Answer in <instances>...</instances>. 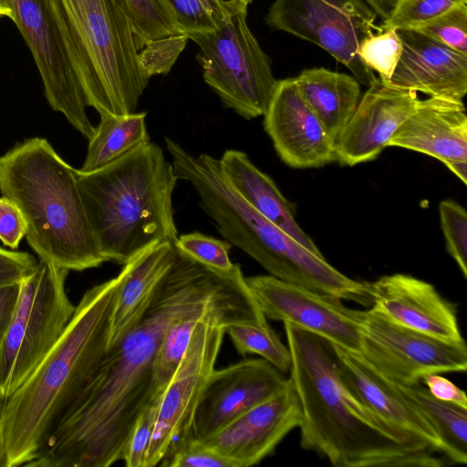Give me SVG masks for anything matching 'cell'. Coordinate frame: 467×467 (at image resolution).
Wrapping results in <instances>:
<instances>
[{"label": "cell", "instance_id": "ffe728a7", "mask_svg": "<svg viewBox=\"0 0 467 467\" xmlns=\"http://www.w3.org/2000/svg\"><path fill=\"white\" fill-rule=\"evenodd\" d=\"M389 146L437 159L467 184V116L462 101L431 97L420 99Z\"/></svg>", "mask_w": 467, "mask_h": 467}, {"label": "cell", "instance_id": "4dcf8cb0", "mask_svg": "<svg viewBox=\"0 0 467 467\" xmlns=\"http://www.w3.org/2000/svg\"><path fill=\"white\" fill-rule=\"evenodd\" d=\"M232 244L226 240H219L200 233L178 235L174 247L176 251L211 269L232 272L237 264L229 256Z\"/></svg>", "mask_w": 467, "mask_h": 467}, {"label": "cell", "instance_id": "e0dca14e", "mask_svg": "<svg viewBox=\"0 0 467 467\" xmlns=\"http://www.w3.org/2000/svg\"><path fill=\"white\" fill-rule=\"evenodd\" d=\"M289 378V377H288ZM302 420L295 388L288 385L202 440L238 467L255 465L272 454Z\"/></svg>", "mask_w": 467, "mask_h": 467}, {"label": "cell", "instance_id": "484cf974", "mask_svg": "<svg viewBox=\"0 0 467 467\" xmlns=\"http://www.w3.org/2000/svg\"><path fill=\"white\" fill-rule=\"evenodd\" d=\"M400 392L420 411L437 431L451 463L467 462V408L434 398L420 382L395 383Z\"/></svg>", "mask_w": 467, "mask_h": 467}, {"label": "cell", "instance_id": "7a4b0ae2", "mask_svg": "<svg viewBox=\"0 0 467 467\" xmlns=\"http://www.w3.org/2000/svg\"><path fill=\"white\" fill-rule=\"evenodd\" d=\"M291 355L289 379L302 420L300 446L335 467H439L443 457L377 420L340 386L332 345L284 323Z\"/></svg>", "mask_w": 467, "mask_h": 467}, {"label": "cell", "instance_id": "ab89813d", "mask_svg": "<svg viewBox=\"0 0 467 467\" xmlns=\"http://www.w3.org/2000/svg\"><path fill=\"white\" fill-rule=\"evenodd\" d=\"M430 393L436 399L467 408V397L461 389L448 379L438 373L429 374L421 379Z\"/></svg>", "mask_w": 467, "mask_h": 467}, {"label": "cell", "instance_id": "8d00e7d4", "mask_svg": "<svg viewBox=\"0 0 467 467\" xmlns=\"http://www.w3.org/2000/svg\"><path fill=\"white\" fill-rule=\"evenodd\" d=\"M158 399L135 422L122 459L127 467H143L144 457L153 432Z\"/></svg>", "mask_w": 467, "mask_h": 467}, {"label": "cell", "instance_id": "30bf717a", "mask_svg": "<svg viewBox=\"0 0 467 467\" xmlns=\"http://www.w3.org/2000/svg\"><path fill=\"white\" fill-rule=\"evenodd\" d=\"M377 15L363 0H274L265 23L329 53L369 87L377 76L360 59V43L378 29Z\"/></svg>", "mask_w": 467, "mask_h": 467}, {"label": "cell", "instance_id": "6da1fadb", "mask_svg": "<svg viewBox=\"0 0 467 467\" xmlns=\"http://www.w3.org/2000/svg\"><path fill=\"white\" fill-rule=\"evenodd\" d=\"M176 253L145 314L108 350L30 467H107L122 461L136 420L162 392L154 363L169 326L213 305L253 298L238 264L223 273Z\"/></svg>", "mask_w": 467, "mask_h": 467}, {"label": "cell", "instance_id": "bcb514c9", "mask_svg": "<svg viewBox=\"0 0 467 467\" xmlns=\"http://www.w3.org/2000/svg\"><path fill=\"white\" fill-rule=\"evenodd\" d=\"M0 414H1V413H0ZM0 445H1V443H0Z\"/></svg>", "mask_w": 467, "mask_h": 467}, {"label": "cell", "instance_id": "9a60e30c", "mask_svg": "<svg viewBox=\"0 0 467 467\" xmlns=\"http://www.w3.org/2000/svg\"><path fill=\"white\" fill-rule=\"evenodd\" d=\"M289 383L283 372L264 358L244 359L213 369L192 420V434L204 440Z\"/></svg>", "mask_w": 467, "mask_h": 467}, {"label": "cell", "instance_id": "277c9868", "mask_svg": "<svg viewBox=\"0 0 467 467\" xmlns=\"http://www.w3.org/2000/svg\"><path fill=\"white\" fill-rule=\"evenodd\" d=\"M85 211L106 262L124 265L155 243L174 244L172 194L178 178L150 140L90 172L77 170Z\"/></svg>", "mask_w": 467, "mask_h": 467}, {"label": "cell", "instance_id": "b9f144b4", "mask_svg": "<svg viewBox=\"0 0 467 467\" xmlns=\"http://www.w3.org/2000/svg\"><path fill=\"white\" fill-rule=\"evenodd\" d=\"M382 20H387L392 14L399 0H363Z\"/></svg>", "mask_w": 467, "mask_h": 467}, {"label": "cell", "instance_id": "ba28073f", "mask_svg": "<svg viewBox=\"0 0 467 467\" xmlns=\"http://www.w3.org/2000/svg\"><path fill=\"white\" fill-rule=\"evenodd\" d=\"M246 15L247 6L236 1L219 29L185 36L200 49L197 59L205 83L226 108L252 119L265 115L277 80Z\"/></svg>", "mask_w": 467, "mask_h": 467}, {"label": "cell", "instance_id": "e575fe53", "mask_svg": "<svg viewBox=\"0 0 467 467\" xmlns=\"http://www.w3.org/2000/svg\"><path fill=\"white\" fill-rule=\"evenodd\" d=\"M188 37L184 34L171 35L145 43L139 51V60L145 75L166 74L185 48Z\"/></svg>", "mask_w": 467, "mask_h": 467}, {"label": "cell", "instance_id": "836d02e7", "mask_svg": "<svg viewBox=\"0 0 467 467\" xmlns=\"http://www.w3.org/2000/svg\"><path fill=\"white\" fill-rule=\"evenodd\" d=\"M467 0H399L390 16L380 29H415Z\"/></svg>", "mask_w": 467, "mask_h": 467}, {"label": "cell", "instance_id": "cb8c5ba5", "mask_svg": "<svg viewBox=\"0 0 467 467\" xmlns=\"http://www.w3.org/2000/svg\"><path fill=\"white\" fill-rule=\"evenodd\" d=\"M301 94L330 138H337L354 114L361 98L354 76L324 67L304 69L294 78Z\"/></svg>", "mask_w": 467, "mask_h": 467}, {"label": "cell", "instance_id": "7bdbcfd3", "mask_svg": "<svg viewBox=\"0 0 467 467\" xmlns=\"http://www.w3.org/2000/svg\"><path fill=\"white\" fill-rule=\"evenodd\" d=\"M9 16H10V11L0 5V17H2V16L9 17Z\"/></svg>", "mask_w": 467, "mask_h": 467}, {"label": "cell", "instance_id": "74e56055", "mask_svg": "<svg viewBox=\"0 0 467 467\" xmlns=\"http://www.w3.org/2000/svg\"><path fill=\"white\" fill-rule=\"evenodd\" d=\"M38 261L29 253L0 247V285L20 283L37 266Z\"/></svg>", "mask_w": 467, "mask_h": 467}, {"label": "cell", "instance_id": "d590c367", "mask_svg": "<svg viewBox=\"0 0 467 467\" xmlns=\"http://www.w3.org/2000/svg\"><path fill=\"white\" fill-rule=\"evenodd\" d=\"M161 465L167 467H238L203 441L191 438L178 448Z\"/></svg>", "mask_w": 467, "mask_h": 467}, {"label": "cell", "instance_id": "52a82bcc", "mask_svg": "<svg viewBox=\"0 0 467 467\" xmlns=\"http://www.w3.org/2000/svg\"><path fill=\"white\" fill-rule=\"evenodd\" d=\"M68 270L38 261L19 285L16 306L0 344V395L10 397L61 337L76 306L66 281Z\"/></svg>", "mask_w": 467, "mask_h": 467}, {"label": "cell", "instance_id": "9c48e42d", "mask_svg": "<svg viewBox=\"0 0 467 467\" xmlns=\"http://www.w3.org/2000/svg\"><path fill=\"white\" fill-rule=\"evenodd\" d=\"M241 321L215 313L195 326L189 345L168 384L160 395L152 436L143 467H153L169 458L192 438L196 408L211 373L215 368L224 327Z\"/></svg>", "mask_w": 467, "mask_h": 467}, {"label": "cell", "instance_id": "4316f807", "mask_svg": "<svg viewBox=\"0 0 467 467\" xmlns=\"http://www.w3.org/2000/svg\"><path fill=\"white\" fill-rule=\"evenodd\" d=\"M224 331L242 356L259 355L284 374L289 372L291 366L289 348L267 322H232L224 327Z\"/></svg>", "mask_w": 467, "mask_h": 467}, {"label": "cell", "instance_id": "f546056e", "mask_svg": "<svg viewBox=\"0 0 467 467\" xmlns=\"http://www.w3.org/2000/svg\"><path fill=\"white\" fill-rule=\"evenodd\" d=\"M402 44L396 29L378 28L366 37L359 45L358 56L361 61L373 72L379 74V78L388 84L399 63Z\"/></svg>", "mask_w": 467, "mask_h": 467}, {"label": "cell", "instance_id": "d6986e66", "mask_svg": "<svg viewBox=\"0 0 467 467\" xmlns=\"http://www.w3.org/2000/svg\"><path fill=\"white\" fill-rule=\"evenodd\" d=\"M369 288L370 307L389 320L446 341H464L456 305L431 283L406 274H393L369 283Z\"/></svg>", "mask_w": 467, "mask_h": 467}, {"label": "cell", "instance_id": "7c38bea8", "mask_svg": "<svg viewBox=\"0 0 467 467\" xmlns=\"http://www.w3.org/2000/svg\"><path fill=\"white\" fill-rule=\"evenodd\" d=\"M29 47L40 74L45 97L57 112L88 140L95 127L86 98L67 57L48 0H0Z\"/></svg>", "mask_w": 467, "mask_h": 467}, {"label": "cell", "instance_id": "f35d334b", "mask_svg": "<svg viewBox=\"0 0 467 467\" xmlns=\"http://www.w3.org/2000/svg\"><path fill=\"white\" fill-rule=\"evenodd\" d=\"M26 225L18 207L5 197H0V240L16 250L26 235Z\"/></svg>", "mask_w": 467, "mask_h": 467}, {"label": "cell", "instance_id": "4fadbf2b", "mask_svg": "<svg viewBox=\"0 0 467 467\" xmlns=\"http://www.w3.org/2000/svg\"><path fill=\"white\" fill-rule=\"evenodd\" d=\"M245 282L266 318L294 325L333 345L360 352L361 310L271 275L245 277Z\"/></svg>", "mask_w": 467, "mask_h": 467}, {"label": "cell", "instance_id": "44dd1931", "mask_svg": "<svg viewBox=\"0 0 467 467\" xmlns=\"http://www.w3.org/2000/svg\"><path fill=\"white\" fill-rule=\"evenodd\" d=\"M396 30L402 49L387 85L431 98L462 101L467 93V55L415 29Z\"/></svg>", "mask_w": 467, "mask_h": 467}, {"label": "cell", "instance_id": "ee69618b", "mask_svg": "<svg viewBox=\"0 0 467 467\" xmlns=\"http://www.w3.org/2000/svg\"><path fill=\"white\" fill-rule=\"evenodd\" d=\"M238 1L239 3L248 6L254 0H236Z\"/></svg>", "mask_w": 467, "mask_h": 467}, {"label": "cell", "instance_id": "f1b7e54d", "mask_svg": "<svg viewBox=\"0 0 467 467\" xmlns=\"http://www.w3.org/2000/svg\"><path fill=\"white\" fill-rule=\"evenodd\" d=\"M182 34L213 32L219 29L232 11L235 0H167Z\"/></svg>", "mask_w": 467, "mask_h": 467}, {"label": "cell", "instance_id": "7402d4cb", "mask_svg": "<svg viewBox=\"0 0 467 467\" xmlns=\"http://www.w3.org/2000/svg\"><path fill=\"white\" fill-rule=\"evenodd\" d=\"M171 242L150 244L123 265L114 304L109 349L140 321L176 260Z\"/></svg>", "mask_w": 467, "mask_h": 467}, {"label": "cell", "instance_id": "603a6c76", "mask_svg": "<svg viewBox=\"0 0 467 467\" xmlns=\"http://www.w3.org/2000/svg\"><path fill=\"white\" fill-rule=\"evenodd\" d=\"M219 163L225 180L249 205L312 253L323 255L296 222L293 204L246 153L227 150L219 159Z\"/></svg>", "mask_w": 467, "mask_h": 467}, {"label": "cell", "instance_id": "2e32d148", "mask_svg": "<svg viewBox=\"0 0 467 467\" xmlns=\"http://www.w3.org/2000/svg\"><path fill=\"white\" fill-rule=\"evenodd\" d=\"M264 128L279 158L296 169L336 161L335 141L298 89L294 78L277 80Z\"/></svg>", "mask_w": 467, "mask_h": 467}, {"label": "cell", "instance_id": "d6a6232c", "mask_svg": "<svg viewBox=\"0 0 467 467\" xmlns=\"http://www.w3.org/2000/svg\"><path fill=\"white\" fill-rule=\"evenodd\" d=\"M441 227L446 249L454 259L464 278H467V213L453 200L439 203Z\"/></svg>", "mask_w": 467, "mask_h": 467}, {"label": "cell", "instance_id": "3957f363", "mask_svg": "<svg viewBox=\"0 0 467 467\" xmlns=\"http://www.w3.org/2000/svg\"><path fill=\"white\" fill-rule=\"evenodd\" d=\"M119 275L89 288L55 346L26 380L5 399L0 414V467L27 466L109 350Z\"/></svg>", "mask_w": 467, "mask_h": 467}, {"label": "cell", "instance_id": "5bb4252c", "mask_svg": "<svg viewBox=\"0 0 467 467\" xmlns=\"http://www.w3.org/2000/svg\"><path fill=\"white\" fill-rule=\"evenodd\" d=\"M331 345L337 380L363 410L447 460L446 446L437 431L393 381L378 371L360 353Z\"/></svg>", "mask_w": 467, "mask_h": 467}, {"label": "cell", "instance_id": "d4e9b609", "mask_svg": "<svg viewBox=\"0 0 467 467\" xmlns=\"http://www.w3.org/2000/svg\"><path fill=\"white\" fill-rule=\"evenodd\" d=\"M100 121L88 140L81 172L101 169L150 141L146 112L116 116L99 115Z\"/></svg>", "mask_w": 467, "mask_h": 467}, {"label": "cell", "instance_id": "60d3db41", "mask_svg": "<svg viewBox=\"0 0 467 467\" xmlns=\"http://www.w3.org/2000/svg\"><path fill=\"white\" fill-rule=\"evenodd\" d=\"M20 283L0 285V344L11 322L19 295Z\"/></svg>", "mask_w": 467, "mask_h": 467}, {"label": "cell", "instance_id": "83f0119b", "mask_svg": "<svg viewBox=\"0 0 467 467\" xmlns=\"http://www.w3.org/2000/svg\"><path fill=\"white\" fill-rule=\"evenodd\" d=\"M130 20L138 51L150 40L182 34L167 0H118Z\"/></svg>", "mask_w": 467, "mask_h": 467}, {"label": "cell", "instance_id": "f6af8a7d", "mask_svg": "<svg viewBox=\"0 0 467 467\" xmlns=\"http://www.w3.org/2000/svg\"><path fill=\"white\" fill-rule=\"evenodd\" d=\"M4 400H5V399L0 395V413H1V410H2V406H3Z\"/></svg>", "mask_w": 467, "mask_h": 467}, {"label": "cell", "instance_id": "5b68a950", "mask_svg": "<svg viewBox=\"0 0 467 467\" xmlns=\"http://www.w3.org/2000/svg\"><path fill=\"white\" fill-rule=\"evenodd\" d=\"M0 193L20 210L26 242L41 261L68 271L106 262L85 211L77 170L47 140L26 139L0 157Z\"/></svg>", "mask_w": 467, "mask_h": 467}, {"label": "cell", "instance_id": "8fae6325", "mask_svg": "<svg viewBox=\"0 0 467 467\" xmlns=\"http://www.w3.org/2000/svg\"><path fill=\"white\" fill-rule=\"evenodd\" d=\"M394 383L411 385L433 373L465 372L464 341L451 342L400 326L373 308L361 310L360 352Z\"/></svg>", "mask_w": 467, "mask_h": 467}, {"label": "cell", "instance_id": "8992f818", "mask_svg": "<svg viewBox=\"0 0 467 467\" xmlns=\"http://www.w3.org/2000/svg\"><path fill=\"white\" fill-rule=\"evenodd\" d=\"M87 105L99 115L134 113L150 78L118 0H48Z\"/></svg>", "mask_w": 467, "mask_h": 467}, {"label": "cell", "instance_id": "1f68e13d", "mask_svg": "<svg viewBox=\"0 0 467 467\" xmlns=\"http://www.w3.org/2000/svg\"><path fill=\"white\" fill-rule=\"evenodd\" d=\"M415 30L449 48L467 55V3L453 6Z\"/></svg>", "mask_w": 467, "mask_h": 467}, {"label": "cell", "instance_id": "ac0fdd59", "mask_svg": "<svg viewBox=\"0 0 467 467\" xmlns=\"http://www.w3.org/2000/svg\"><path fill=\"white\" fill-rule=\"evenodd\" d=\"M419 100L417 92L384 84L378 78L337 138L336 161L354 166L375 160Z\"/></svg>", "mask_w": 467, "mask_h": 467}]
</instances>
